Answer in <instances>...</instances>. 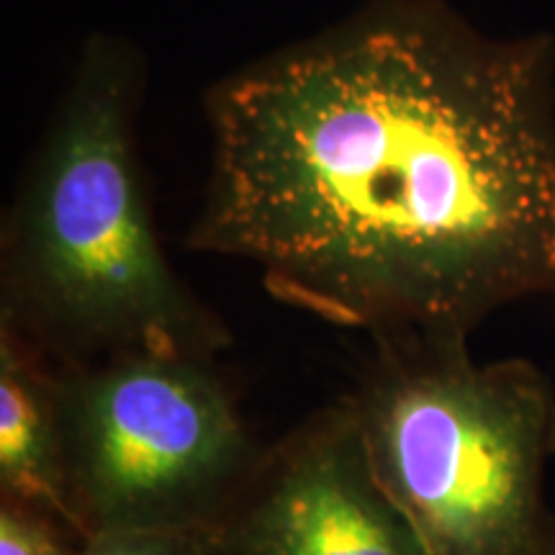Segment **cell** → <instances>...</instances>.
Instances as JSON below:
<instances>
[{"mask_svg": "<svg viewBox=\"0 0 555 555\" xmlns=\"http://www.w3.org/2000/svg\"><path fill=\"white\" fill-rule=\"evenodd\" d=\"M189 249L388 337H468L555 291V41L373 0L217 82Z\"/></svg>", "mask_w": 555, "mask_h": 555, "instance_id": "obj_1", "label": "cell"}, {"mask_svg": "<svg viewBox=\"0 0 555 555\" xmlns=\"http://www.w3.org/2000/svg\"><path fill=\"white\" fill-rule=\"evenodd\" d=\"M139 88L134 52L90 39L13 208L3 317L65 365L208 358L224 343L157 240L134 144Z\"/></svg>", "mask_w": 555, "mask_h": 555, "instance_id": "obj_2", "label": "cell"}, {"mask_svg": "<svg viewBox=\"0 0 555 555\" xmlns=\"http://www.w3.org/2000/svg\"><path fill=\"white\" fill-rule=\"evenodd\" d=\"M347 399L378 483L429 555H555L543 481L555 388L530 360L478 365L468 337L376 339Z\"/></svg>", "mask_w": 555, "mask_h": 555, "instance_id": "obj_3", "label": "cell"}, {"mask_svg": "<svg viewBox=\"0 0 555 555\" xmlns=\"http://www.w3.org/2000/svg\"><path fill=\"white\" fill-rule=\"evenodd\" d=\"M208 358L127 352L65 365L67 483L80 535L204 532L258 463Z\"/></svg>", "mask_w": 555, "mask_h": 555, "instance_id": "obj_4", "label": "cell"}, {"mask_svg": "<svg viewBox=\"0 0 555 555\" xmlns=\"http://www.w3.org/2000/svg\"><path fill=\"white\" fill-rule=\"evenodd\" d=\"M201 540L208 555H429L373 474L347 401L260 455Z\"/></svg>", "mask_w": 555, "mask_h": 555, "instance_id": "obj_5", "label": "cell"}, {"mask_svg": "<svg viewBox=\"0 0 555 555\" xmlns=\"http://www.w3.org/2000/svg\"><path fill=\"white\" fill-rule=\"evenodd\" d=\"M0 491L80 535L67 483L65 367L9 317L0 330Z\"/></svg>", "mask_w": 555, "mask_h": 555, "instance_id": "obj_6", "label": "cell"}, {"mask_svg": "<svg viewBox=\"0 0 555 555\" xmlns=\"http://www.w3.org/2000/svg\"><path fill=\"white\" fill-rule=\"evenodd\" d=\"M82 538L57 517L16 502L0 506V555H80Z\"/></svg>", "mask_w": 555, "mask_h": 555, "instance_id": "obj_7", "label": "cell"}, {"mask_svg": "<svg viewBox=\"0 0 555 555\" xmlns=\"http://www.w3.org/2000/svg\"><path fill=\"white\" fill-rule=\"evenodd\" d=\"M80 555H208L193 530L165 527H103L82 538Z\"/></svg>", "mask_w": 555, "mask_h": 555, "instance_id": "obj_8", "label": "cell"}]
</instances>
